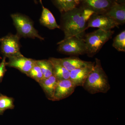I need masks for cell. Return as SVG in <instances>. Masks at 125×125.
Returning a JSON list of instances; mask_svg holds the SVG:
<instances>
[{
    "mask_svg": "<svg viewBox=\"0 0 125 125\" xmlns=\"http://www.w3.org/2000/svg\"><path fill=\"white\" fill-rule=\"evenodd\" d=\"M60 29L64 34V38L75 37L83 38L87 29L88 21L93 11L81 6L61 13Z\"/></svg>",
    "mask_w": 125,
    "mask_h": 125,
    "instance_id": "obj_1",
    "label": "cell"
},
{
    "mask_svg": "<svg viewBox=\"0 0 125 125\" xmlns=\"http://www.w3.org/2000/svg\"><path fill=\"white\" fill-rule=\"evenodd\" d=\"M83 87L91 94L106 93L111 89L108 77L103 69L101 61L98 58H95L93 69Z\"/></svg>",
    "mask_w": 125,
    "mask_h": 125,
    "instance_id": "obj_2",
    "label": "cell"
},
{
    "mask_svg": "<svg viewBox=\"0 0 125 125\" xmlns=\"http://www.w3.org/2000/svg\"><path fill=\"white\" fill-rule=\"evenodd\" d=\"M114 31H105L98 29L87 34L84 39L86 49V54L92 57L99 51L103 46L111 38Z\"/></svg>",
    "mask_w": 125,
    "mask_h": 125,
    "instance_id": "obj_3",
    "label": "cell"
},
{
    "mask_svg": "<svg viewBox=\"0 0 125 125\" xmlns=\"http://www.w3.org/2000/svg\"><path fill=\"white\" fill-rule=\"evenodd\" d=\"M11 17L17 31L16 34L20 38L44 40V38L39 34L34 27L33 22L28 17L20 13L12 14Z\"/></svg>",
    "mask_w": 125,
    "mask_h": 125,
    "instance_id": "obj_4",
    "label": "cell"
},
{
    "mask_svg": "<svg viewBox=\"0 0 125 125\" xmlns=\"http://www.w3.org/2000/svg\"><path fill=\"white\" fill-rule=\"evenodd\" d=\"M57 45V51L62 54L76 57L86 54L85 43L83 38L73 36L64 38Z\"/></svg>",
    "mask_w": 125,
    "mask_h": 125,
    "instance_id": "obj_5",
    "label": "cell"
},
{
    "mask_svg": "<svg viewBox=\"0 0 125 125\" xmlns=\"http://www.w3.org/2000/svg\"><path fill=\"white\" fill-rule=\"evenodd\" d=\"M20 38L17 34H9L0 39L1 51L4 57L9 58L23 55L20 52Z\"/></svg>",
    "mask_w": 125,
    "mask_h": 125,
    "instance_id": "obj_6",
    "label": "cell"
},
{
    "mask_svg": "<svg viewBox=\"0 0 125 125\" xmlns=\"http://www.w3.org/2000/svg\"><path fill=\"white\" fill-rule=\"evenodd\" d=\"M119 25L106 14H93L87 22V29L98 28L105 31H109Z\"/></svg>",
    "mask_w": 125,
    "mask_h": 125,
    "instance_id": "obj_7",
    "label": "cell"
},
{
    "mask_svg": "<svg viewBox=\"0 0 125 125\" xmlns=\"http://www.w3.org/2000/svg\"><path fill=\"white\" fill-rule=\"evenodd\" d=\"M79 6L98 14L106 13L115 1L114 0H79Z\"/></svg>",
    "mask_w": 125,
    "mask_h": 125,
    "instance_id": "obj_8",
    "label": "cell"
},
{
    "mask_svg": "<svg viewBox=\"0 0 125 125\" xmlns=\"http://www.w3.org/2000/svg\"><path fill=\"white\" fill-rule=\"evenodd\" d=\"M76 87L70 79L58 80L52 101H59L67 98L74 93Z\"/></svg>",
    "mask_w": 125,
    "mask_h": 125,
    "instance_id": "obj_9",
    "label": "cell"
},
{
    "mask_svg": "<svg viewBox=\"0 0 125 125\" xmlns=\"http://www.w3.org/2000/svg\"><path fill=\"white\" fill-rule=\"evenodd\" d=\"M6 62V66L16 68L27 75L36 63V60L26 58L23 56H18L9 58Z\"/></svg>",
    "mask_w": 125,
    "mask_h": 125,
    "instance_id": "obj_10",
    "label": "cell"
},
{
    "mask_svg": "<svg viewBox=\"0 0 125 125\" xmlns=\"http://www.w3.org/2000/svg\"><path fill=\"white\" fill-rule=\"evenodd\" d=\"M57 60L61 64L70 72L76 69L92 65L94 64V62L82 60L76 56H71L62 58H57Z\"/></svg>",
    "mask_w": 125,
    "mask_h": 125,
    "instance_id": "obj_11",
    "label": "cell"
},
{
    "mask_svg": "<svg viewBox=\"0 0 125 125\" xmlns=\"http://www.w3.org/2000/svg\"><path fill=\"white\" fill-rule=\"evenodd\" d=\"M94 65L79 68L70 71V79L76 87H83L86 79L93 69Z\"/></svg>",
    "mask_w": 125,
    "mask_h": 125,
    "instance_id": "obj_12",
    "label": "cell"
},
{
    "mask_svg": "<svg viewBox=\"0 0 125 125\" xmlns=\"http://www.w3.org/2000/svg\"><path fill=\"white\" fill-rule=\"evenodd\" d=\"M105 14L111 17L119 25L125 23V3L115 1L108 11Z\"/></svg>",
    "mask_w": 125,
    "mask_h": 125,
    "instance_id": "obj_13",
    "label": "cell"
},
{
    "mask_svg": "<svg viewBox=\"0 0 125 125\" xmlns=\"http://www.w3.org/2000/svg\"><path fill=\"white\" fill-rule=\"evenodd\" d=\"M40 1L42 9L39 20L40 24L50 30L55 29H60V25L57 23L54 15L48 9L44 7L42 0H40Z\"/></svg>",
    "mask_w": 125,
    "mask_h": 125,
    "instance_id": "obj_14",
    "label": "cell"
},
{
    "mask_svg": "<svg viewBox=\"0 0 125 125\" xmlns=\"http://www.w3.org/2000/svg\"><path fill=\"white\" fill-rule=\"evenodd\" d=\"M58 81L53 74L49 78L43 79L39 83L47 98L51 101L53 99Z\"/></svg>",
    "mask_w": 125,
    "mask_h": 125,
    "instance_id": "obj_15",
    "label": "cell"
},
{
    "mask_svg": "<svg viewBox=\"0 0 125 125\" xmlns=\"http://www.w3.org/2000/svg\"><path fill=\"white\" fill-rule=\"evenodd\" d=\"M48 60L51 62L53 67V75L57 80L70 79V72L60 63L57 58L51 57Z\"/></svg>",
    "mask_w": 125,
    "mask_h": 125,
    "instance_id": "obj_16",
    "label": "cell"
},
{
    "mask_svg": "<svg viewBox=\"0 0 125 125\" xmlns=\"http://www.w3.org/2000/svg\"><path fill=\"white\" fill-rule=\"evenodd\" d=\"M61 13L66 12L79 6V0H52Z\"/></svg>",
    "mask_w": 125,
    "mask_h": 125,
    "instance_id": "obj_17",
    "label": "cell"
},
{
    "mask_svg": "<svg viewBox=\"0 0 125 125\" xmlns=\"http://www.w3.org/2000/svg\"><path fill=\"white\" fill-rule=\"evenodd\" d=\"M36 62L42 71L43 79L49 78L53 74V67L49 60H36Z\"/></svg>",
    "mask_w": 125,
    "mask_h": 125,
    "instance_id": "obj_18",
    "label": "cell"
},
{
    "mask_svg": "<svg viewBox=\"0 0 125 125\" xmlns=\"http://www.w3.org/2000/svg\"><path fill=\"white\" fill-rule=\"evenodd\" d=\"M112 46L118 51L125 52V30L121 32L114 38Z\"/></svg>",
    "mask_w": 125,
    "mask_h": 125,
    "instance_id": "obj_19",
    "label": "cell"
},
{
    "mask_svg": "<svg viewBox=\"0 0 125 125\" xmlns=\"http://www.w3.org/2000/svg\"><path fill=\"white\" fill-rule=\"evenodd\" d=\"M27 75L33 78L38 83L43 79V75L42 71L39 66L37 64L36 61V63Z\"/></svg>",
    "mask_w": 125,
    "mask_h": 125,
    "instance_id": "obj_20",
    "label": "cell"
},
{
    "mask_svg": "<svg viewBox=\"0 0 125 125\" xmlns=\"http://www.w3.org/2000/svg\"><path fill=\"white\" fill-rule=\"evenodd\" d=\"M14 100L6 96H0V110L3 112L6 109H13L14 107Z\"/></svg>",
    "mask_w": 125,
    "mask_h": 125,
    "instance_id": "obj_21",
    "label": "cell"
},
{
    "mask_svg": "<svg viewBox=\"0 0 125 125\" xmlns=\"http://www.w3.org/2000/svg\"><path fill=\"white\" fill-rule=\"evenodd\" d=\"M6 57H4L2 61L0 62V82L2 80V78L4 77L5 73L6 71Z\"/></svg>",
    "mask_w": 125,
    "mask_h": 125,
    "instance_id": "obj_22",
    "label": "cell"
},
{
    "mask_svg": "<svg viewBox=\"0 0 125 125\" xmlns=\"http://www.w3.org/2000/svg\"><path fill=\"white\" fill-rule=\"evenodd\" d=\"M114 1L115 2L119 3H121V4L125 3V0H114Z\"/></svg>",
    "mask_w": 125,
    "mask_h": 125,
    "instance_id": "obj_23",
    "label": "cell"
},
{
    "mask_svg": "<svg viewBox=\"0 0 125 125\" xmlns=\"http://www.w3.org/2000/svg\"><path fill=\"white\" fill-rule=\"evenodd\" d=\"M34 2H35L36 4H37L38 3L37 1V0H34Z\"/></svg>",
    "mask_w": 125,
    "mask_h": 125,
    "instance_id": "obj_24",
    "label": "cell"
},
{
    "mask_svg": "<svg viewBox=\"0 0 125 125\" xmlns=\"http://www.w3.org/2000/svg\"><path fill=\"white\" fill-rule=\"evenodd\" d=\"M3 112L2 111H0V114H2V113H3Z\"/></svg>",
    "mask_w": 125,
    "mask_h": 125,
    "instance_id": "obj_25",
    "label": "cell"
},
{
    "mask_svg": "<svg viewBox=\"0 0 125 125\" xmlns=\"http://www.w3.org/2000/svg\"><path fill=\"white\" fill-rule=\"evenodd\" d=\"M0 96H1V95H0Z\"/></svg>",
    "mask_w": 125,
    "mask_h": 125,
    "instance_id": "obj_26",
    "label": "cell"
}]
</instances>
